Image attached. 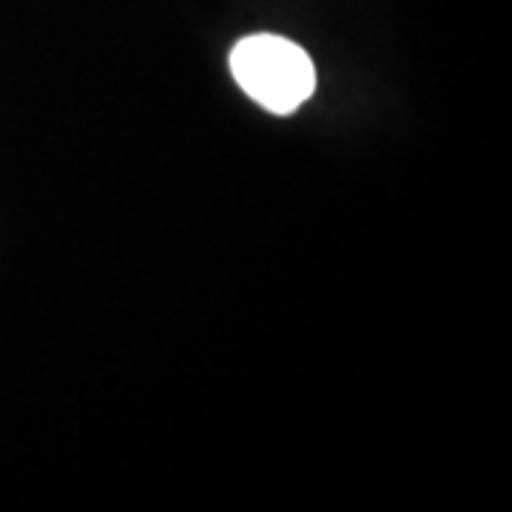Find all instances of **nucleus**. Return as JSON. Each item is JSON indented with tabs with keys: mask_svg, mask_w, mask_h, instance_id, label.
Wrapping results in <instances>:
<instances>
[{
	"mask_svg": "<svg viewBox=\"0 0 512 512\" xmlns=\"http://www.w3.org/2000/svg\"><path fill=\"white\" fill-rule=\"evenodd\" d=\"M231 72L242 92L274 114L296 111L316 86V69L308 52L279 35L239 40L231 52Z\"/></svg>",
	"mask_w": 512,
	"mask_h": 512,
	"instance_id": "nucleus-1",
	"label": "nucleus"
}]
</instances>
